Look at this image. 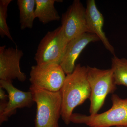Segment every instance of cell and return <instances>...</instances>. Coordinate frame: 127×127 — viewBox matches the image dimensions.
Segmentation results:
<instances>
[{
  "label": "cell",
  "mask_w": 127,
  "mask_h": 127,
  "mask_svg": "<svg viewBox=\"0 0 127 127\" xmlns=\"http://www.w3.org/2000/svg\"><path fill=\"white\" fill-rule=\"evenodd\" d=\"M127 127V126H122V127Z\"/></svg>",
  "instance_id": "e0dca14e"
},
{
  "label": "cell",
  "mask_w": 127,
  "mask_h": 127,
  "mask_svg": "<svg viewBox=\"0 0 127 127\" xmlns=\"http://www.w3.org/2000/svg\"><path fill=\"white\" fill-rule=\"evenodd\" d=\"M61 27L64 35L69 42L80 35L88 32L86 8L79 0H75L63 14Z\"/></svg>",
  "instance_id": "52a82bcc"
},
{
  "label": "cell",
  "mask_w": 127,
  "mask_h": 127,
  "mask_svg": "<svg viewBox=\"0 0 127 127\" xmlns=\"http://www.w3.org/2000/svg\"><path fill=\"white\" fill-rule=\"evenodd\" d=\"M87 67L77 64L71 73L66 75L60 92L62 97L61 117L66 125L75 108L83 103L91 95V89L87 77Z\"/></svg>",
  "instance_id": "6da1fadb"
},
{
  "label": "cell",
  "mask_w": 127,
  "mask_h": 127,
  "mask_svg": "<svg viewBox=\"0 0 127 127\" xmlns=\"http://www.w3.org/2000/svg\"><path fill=\"white\" fill-rule=\"evenodd\" d=\"M9 96L6 94L4 89L0 86V101H7Z\"/></svg>",
  "instance_id": "2e32d148"
},
{
  "label": "cell",
  "mask_w": 127,
  "mask_h": 127,
  "mask_svg": "<svg viewBox=\"0 0 127 127\" xmlns=\"http://www.w3.org/2000/svg\"><path fill=\"white\" fill-rule=\"evenodd\" d=\"M99 41L100 39L95 34L87 32L68 42L60 63L66 75H69L73 71L76 61L84 48L91 42Z\"/></svg>",
  "instance_id": "30bf717a"
},
{
  "label": "cell",
  "mask_w": 127,
  "mask_h": 127,
  "mask_svg": "<svg viewBox=\"0 0 127 127\" xmlns=\"http://www.w3.org/2000/svg\"><path fill=\"white\" fill-rule=\"evenodd\" d=\"M68 43L61 26L53 31L48 32L40 42L35 54L34 59L36 65L60 64Z\"/></svg>",
  "instance_id": "5b68a950"
},
{
  "label": "cell",
  "mask_w": 127,
  "mask_h": 127,
  "mask_svg": "<svg viewBox=\"0 0 127 127\" xmlns=\"http://www.w3.org/2000/svg\"><path fill=\"white\" fill-rule=\"evenodd\" d=\"M23 55L21 50L17 47L6 48V46L0 47V79L11 81L17 79L25 81L26 76L21 71L20 62Z\"/></svg>",
  "instance_id": "ba28073f"
},
{
  "label": "cell",
  "mask_w": 127,
  "mask_h": 127,
  "mask_svg": "<svg viewBox=\"0 0 127 127\" xmlns=\"http://www.w3.org/2000/svg\"><path fill=\"white\" fill-rule=\"evenodd\" d=\"M112 105L102 113L87 116L73 113L71 122L84 124L90 127H111L127 126V98L122 99L116 94L111 97Z\"/></svg>",
  "instance_id": "3957f363"
},
{
  "label": "cell",
  "mask_w": 127,
  "mask_h": 127,
  "mask_svg": "<svg viewBox=\"0 0 127 127\" xmlns=\"http://www.w3.org/2000/svg\"><path fill=\"white\" fill-rule=\"evenodd\" d=\"M17 5L20 11V28L24 30L33 27L35 19V0H17Z\"/></svg>",
  "instance_id": "4fadbf2b"
},
{
  "label": "cell",
  "mask_w": 127,
  "mask_h": 127,
  "mask_svg": "<svg viewBox=\"0 0 127 127\" xmlns=\"http://www.w3.org/2000/svg\"><path fill=\"white\" fill-rule=\"evenodd\" d=\"M87 69L91 89L89 112L90 115H94L102 107L108 95L116 90V85L111 68L101 69L87 66Z\"/></svg>",
  "instance_id": "277c9868"
},
{
  "label": "cell",
  "mask_w": 127,
  "mask_h": 127,
  "mask_svg": "<svg viewBox=\"0 0 127 127\" xmlns=\"http://www.w3.org/2000/svg\"><path fill=\"white\" fill-rule=\"evenodd\" d=\"M111 69L116 85L127 87V59L113 56L111 59Z\"/></svg>",
  "instance_id": "5bb4252c"
},
{
  "label": "cell",
  "mask_w": 127,
  "mask_h": 127,
  "mask_svg": "<svg viewBox=\"0 0 127 127\" xmlns=\"http://www.w3.org/2000/svg\"><path fill=\"white\" fill-rule=\"evenodd\" d=\"M0 86L8 94L9 100L3 115L0 117V124L8 120L17 108L30 107L34 102L31 92L21 91L14 86L12 81L0 80Z\"/></svg>",
  "instance_id": "9c48e42d"
},
{
  "label": "cell",
  "mask_w": 127,
  "mask_h": 127,
  "mask_svg": "<svg viewBox=\"0 0 127 127\" xmlns=\"http://www.w3.org/2000/svg\"><path fill=\"white\" fill-rule=\"evenodd\" d=\"M55 0H35L36 18L43 24L54 21H59L60 17L55 9Z\"/></svg>",
  "instance_id": "7c38bea8"
},
{
  "label": "cell",
  "mask_w": 127,
  "mask_h": 127,
  "mask_svg": "<svg viewBox=\"0 0 127 127\" xmlns=\"http://www.w3.org/2000/svg\"><path fill=\"white\" fill-rule=\"evenodd\" d=\"M87 27L89 32L95 34L100 39L104 47L113 56L115 50L111 45L103 31L104 19L102 14L99 11L94 0L87 1L86 8Z\"/></svg>",
  "instance_id": "8fae6325"
},
{
  "label": "cell",
  "mask_w": 127,
  "mask_h": 127,
  "mask_svg": "<svg viewBox=\"0 0 127 127\" xmlns=\"http://www.w3.org/2000/svg\"><path fill=\"white\" fill-rule=\"evenodd\" d=\"M12 1V0H0V35L2 37H7L14 42L6 22L7 8L9 5Z\"/></svg>",
  "instance_id": "9a60e30c"
},
{
  "label": "cell",
  "mask_w": 127,
  "mask_h": 127,
  "mask_svg": "<svg viewBox=\"0 0 127 127\" xmlns=\"http://www.w3.org/2000/svg\"><path fill=\"white\" fill-rule=\"evenodd\" d=\"M30 91L37 105L35 127H59L62 109L60 91L51 92L32 85Z\"/></svg>",
  "instance_id": "7a4b0ae2"
},
{
  "label": "cell",
  "mask_w": 127,
  "mask_h": 127,
  "mask_svg": "<svg viewBox=\"0 0 127 127\" xmlns=\"http://www.w3.org/2000/svg\"><path fill=\"white\" fill-rule=\"evenodd\" d=\"M66 73L60 64H51L32 66L30 81L31 85L44 90L57 92L63 86Z\"/></svg>",
  "instance_id": "8992f818"
}]
</instances>
